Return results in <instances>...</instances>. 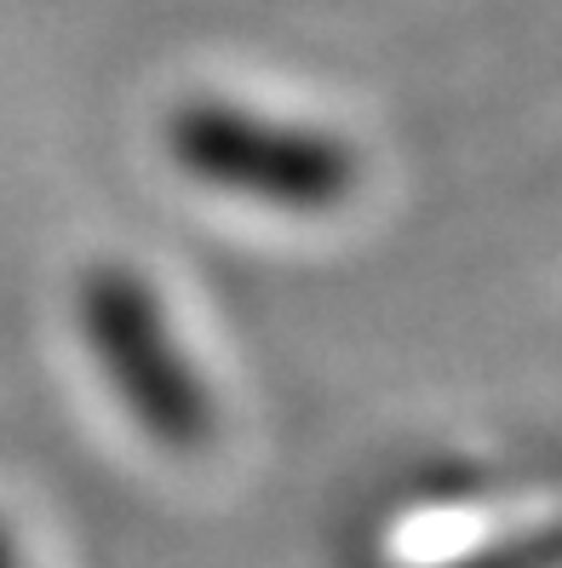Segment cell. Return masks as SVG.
<instances>
[{"instance_id":"6da1fadb","label":"cell","mask_w":562,"mask_h":568,"mask_svg":"<svg viewBox=\"0 0 562 568\" xmlns=\"http://www.w3.org/2000/svg\"><path fill=\"white\" fill-rule=\"evenodd\" d=\"M81 327L126 403L132 425L173 454H202L218 430L213 396L195 379L184 345L173 339L167 311L132 264H92L81 282Z\"/></svg>"},{"instance_id":"7a4b0ae2","label":"cell","mask_w":562,"mask_h":568,"mask_svg":"<svg viewBox=\"0 0 562 568\" xmlns=\"http://www.w3.org/2000/svg\"><path fill=\"white\" fill-rule=\"evenodd\" d=\"M173 155L190 179L287 213H334L356 195L361 179L356 150H345L339 139L253 121L218 104H195L173 121Z\"/></svg>"}]
</instances>
